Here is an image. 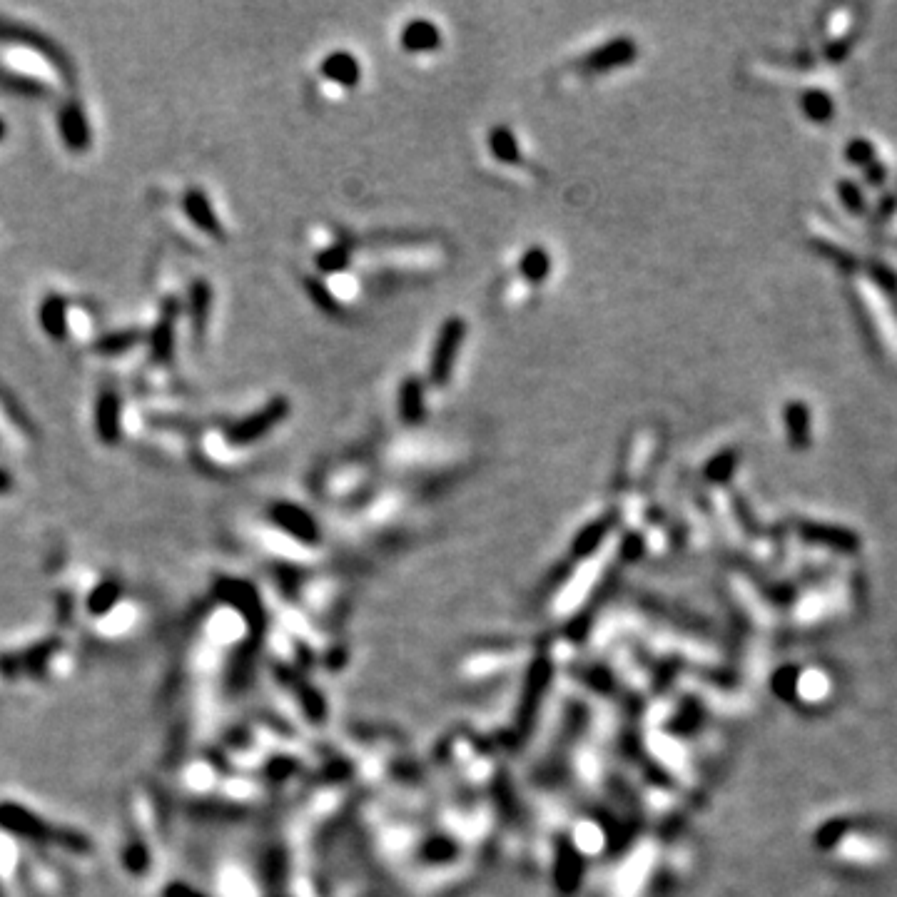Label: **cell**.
<instances>
[{
	"label": "cell",
	"mask_w": 897,
	"mask_h": 897,
	"mask_svg": "<svg viewBox=\"0 0 897 897\" xmlns=\"http://www.w3.org/2000/svg\"><path fill=\"white\" fill-rule=\"evenodd\" d=\"M551 272V257L544 247H531V250L524 252L521 257V275L526 277L529 282L534 285H541V282L549 277Z\"/></svg>",
	"instance_id": "cell-13"
},
{
	"label": "cell",
	"mask_w": 897,
	"mask_h": 897,
	"mask_svg": "<svg viewBox=\"0 0 897 897\" xmlns=\"http://www.w3.org/2000/svg\"><path fill=\"white\" fill-rule=\"evenodd\" d=\"M785 429L790 444L795 449H805L810 444V412L803 402H793L785 409Z\"/></svg>",
	"instance_id": "cell-9"
},
{
	"label": "cell",
	"mask_w": 897,
	"mask_h": 897,
	"mask_svg": "<svg viewBox=\"0 0 897 897\" xmlns=\"http://www.w3.org/2000/svg\"><path fill=\"white\" fill-rule=\"evenodd\" d=\"M733 464H736V454H733V451H728V454L716 456V461H713V466H711V469H708V474L726 476L728 471L733 469Z\"/></svg>",
	"instance_id": "cell-23"
},
{
	"label": "cell",
	"mask_w": 897,
	"mask_h": 897,
	"mask_svg": "<svg viewBox=\"0 0 897 897\" xmlns=\"http://www.w3.org/2000/svg\"><path fill=\"white\" fill-rule=\"evenodd\" d=\"M0 825L8 828L10 833H18L28 840H43V843H55L63 845L70 850H85L88 848V840L78 833H70V830H55L48 823H43L40 818L30 815L25 808H18L13 803L0 805Z\"/></svg>",
	"instance_id": "cell-1"
},
{
	"label": "cell",
	"mask_w": 897,
	"mask_h": 897,
	"mask_svg": "<svg viewBox=\"0 0 897 897\" xmlns=\"http://www.w3.org/2000/svg\"><path fill=\"white\" fill-rule=\"evenodd\" d=\"M98 432L105 442H115L120 432V399L118 394L105 392L98 402Z\"/></svg>",
	"instance_id": "cell-10"
},
{
	"label": "cell",
	"mask_w": 897,
	"mask_h": 897,
	"mask_svg": "<svg viewBox=\"0 0 897 897\" xmlns=\"http://www.w3.org/2000/svg\"><path fill=\"white\" fill-rule=\"evenodd\" d=\"M60 130H63L65 143L73 150H85L90 143V130L85 123V115L78 105H68V108L60 113Z\"/></svg>",
	"instance_id": "cell-7"
},
{
	"label": "cell",
	"mask_w": 897,
	"mask_h": 897,
	"mask_svg": "<svg viewBox=\"0 0 897 897\" xmlns=\"http://www.w3.org/2000/svg\"><path fill=\"white\" fill-rule=\"evenodd\" d=\"M165 897H197V895H192L190 890L182 888V885H172V888L167 890V895H165Z\"/></svg>",
	"instance_id": "cell-24"
},
{
	"label": "cell",
	"mask_w": 897,
	"mask_h": 897,
	"mask_svg": "<svg viewBox=\"0 0 897 897\" xmlns=\"http://www.w3.org/2000/svg\"><path fill=\"white\" fill-rule=\"evenodd\" d=\"M402 45L407 53H432L442 45V30L424 18L412 20L402 30Z\"/></svg>",
	"instance_id": "cell-6"
},
{
	"label": "cell",
	"mask_w": 897,
	"mask_h": 897,
	"mask_svg": "<svg viewBox=\"0 0 897 897\" xmlns=\"http://www.w3.org/2000/svg\"><path fill=\"white\" fill-rule=\"evenodd\" d=\"M803 110L813 123H828L835 113V105L828 93H823V90H810V93L803 95Z\"/></svg>",
	"instance_id": "cell-14"
},
{
	"label": "cell",
	"mask_w": 897,
	"mask_h": 897,
	"mask_svg": "<svg viewBox=\"0 0 897 897\" xmlns=\"http://www.w3.org/2000/svg\"><path fill=\"white\" fill-rule=\"evenodd\" d=\"M466 339V322L461 317H449L447 322L442 324L437 334V342H434V352H432V364H429V377L437 387H444V384L451 379V372H454V364L456 357L461 352V344Z\"/></svg>",
	"instance_id": "cell-2"
},
{
	"label": "cell",
	"mask_w": 897,
	"mask_h": 897,
	"mask_svg": "<svg viewBox=\"0 0 897 897\" xmlns=\"http://www.w3.org/2000/svg\"><path fill=\"white\" fill-rule=\"evenodd\" d=\"M319 265L324 267V270H342V267H347V252L344 250H339V247H334L332 252H327V255H322L319 257Z\"/></svg>",
	"instance_id": "cell-21"
},
{
	"label": "cell",
	"mask_w": 897,
	"mask_h": 897,
	"mask_svg": "<svg viewBox=\"0 0 897 897\" xmlns=\"http://www.w3.org/2000/svg\"><path fill=\"white\" fill-rule=\"evenodd\" d=\"M638 48L631 38H616L611 43L601 45V48L591 50L584 58V68L591 73H608V70L623 68V65L633 63Z\"/></svg>",
	"instance_id": "cell-3"
},
{
	"label": "cell",
	"mask_w": 897,
	"mask_h": 897,
	"mask_svg": "<svg viewBox=\"0 0 897 897\" xmlns=\"http://www.w3.org/2000/svg\"><path fill=\"white\" fill-rule=\"evenodd\" d=\"M185 210L197 227H202V230L210 232V235H222V227H220V222H217L215 212H212L210 200L205 197V192H200V190L187 192Z\"/></svg>",
	"instance_id": "cell-8"
},
{
	"label": "cell",
	"mask_w": 897,
	"mask_h": 897,
	"mask_svg": "<svg viewBox=\"0 0 897 897\" xmlns=\"http://www.w3.org/2000/svg\"><path fill=\"white\" fill-rule=\"evenodd\" d=\"M489 148L494 152V157L504 165H519L521 162V150L519 143H516L514 133L504 125H496L494 130L489 133Z\"/></svg>",
	"instance_id": "cell-12"
},
{
	"label": "cell",
	"mask_w": 897,
	"mask_h": 897,
	"mask_svg": "<svg viewBox=\"0 0 897 897\" xmlns=\"http://www.w3.org/2000/svg\"><path fill=\"white\" fill-rule=\"evenodd\" d=\"M40 317H43V327L48 329V334L53 337H63L65 332V302L60 297H50L48 302L40 309Z\"/></svg>",
	"instance_id": "cell-15"
},
{
	"label": "cell",
	"mask_w": 897,
	"mask_h": 897,
	"mask_svg": "<svg viewBox=\"0 0 897 897\" xmlns=\"http://www.w3.org/2000/svg\"><path fill=\"white\" fill-rule=\"evenodd\" d=\"M873 155H875V150L868 140L855 138L853 143L848 145V157H850V162H855V165H868V162L873 160Z\"/></svg>",
	"instance_id": "cell-18"
},
{
	"label": "cell",
	"mask_w": 897,
	"mask_h": 897,
	"mask_svg": "<svg viewBox=\"0 0 897 897\" xmlns=\"http://www.w3.org/2000/svg\"><path fill=\"white\" fill-rule=\"evenodd\" d=\"M172 332H170V324H160V327H157V332L152 334V349H155V354L157 357H167V354H170V347H172Z\"/></svg>",
	"instance_id": "cell-19"
},
{
	"label": "cell",
	"mask_w": 897,
	"mask_h": 897,
	"mask_svg": "<svg viewBox=\"0 0 897 897\" xmlns=\"http://www.w3.org/2000/svg\"><path fill=\"white\" fill-rule=\"evenodd\" d=\"M5 135V123H3V118H0V138H3Z\"/></svg>",
	"instance_id": "cell-26"
},
{
	"label": "cell",
	"mask_w": 897,
	"mask_h": 897,
	"mask_svg": "<svg viewBox=\"0 0 897 897\" xmlns=\"http://www.w3.org/2000/svg\"><path fill=\"white\" fill-rule=\"evenodd\" d=\"M322 75L332 80V83L342 85V88H357L362 83V65L347 50H334V53H329L324 58Z\"/></svg>",
	"instance_id": "cell-5"
},
{
	"label": "cell",
	"mask_w": 897,
	"mask_h": 897,
	"mask_svg": "<svg viewBox=\"0 0 897 897\" xmlns=\"http://www.w3.org/2000/svg\"><path fill=\"white\" fill-rule=\"evenodd\" d=\"M10 489V476L0 469V491H8Z\"/></svg>",
	"instance_id": "cell-25"
},
{
	"label": "cell",
	"mask_w": 897,
	"mask_h": 897,
	"mask_svg": "<svg viewBox=\"0 0 897 897\" xmlns=\"http://www.w3.org/2000/svg\"><path fill=\"white\" fill-rule=\"evenodd\" d=\"M135 342H138V334L135 332L113 334V337H108L103 344H100V349H103V352H120V349H128L130 344Z\"/></svg>",
	"instance_id": "cell-20"
},
{
	"label": "cell",
	"mask_w": 897,
	"mask_h": 897,
	"mask_svg": "<svg viewBox=\"0 0 897 897\" xmlns=\"http://www.w3.org/2000/svg\"><path fill=\"white\" fill-rule=\"evenodd\" d=\"M840 195L845 197V205L850 207V210L853 212H860L863 210V195H860V190H855L853 185H848V182H843V185H840Z\"/></svg>",
	"instance_id": "cell-22"
},
{
	"label": "cell",
	"mask_w": 897,
	"mask_h": 897,
	"mask_svg": "<svg viewBox=\"0 0 897 897\" xmlns=\"http://www.w3.org/2000/svg\"><path fill=\"white\" fill-rule=\"evenodd\" d=\"M210 287L205 285V282H197L195 287H192V322H195V329H205V322H207V312H210Z\"/></svg>",
	"instance_id": "cell-16"
},
{
	"label": "cell",
	"mask_w": 897,
	"mask_h": 897,
	"mask_svg": "<svg viewBox=\"0 0 897 897\" xmlns=\"http://www.w3.org/2000/svg\"><path fill=\"white\" fill-rule=\"evenodd\" d=\"M285 414H287V402L282 397L275 399V402H272V404H267L265 412L252 414L250 419H245V422H242V424L232 427L230 429V439L235 444L255 442V439H260L262 434L270 432V429L275 427V424H280L282 419H285Z\"/></svg>",
	"instance_id": "cell-4"
},
{
	"label": "cell",
	"mask_w": 897,
	"mask_h": 897,
	"mask_svg": "<svg viewBox=\"0 0 897 897\" xmlns=\"http://www.w3.org/2000/svg\"><path fill=\"white\" fill-rule=\"evenodd\" d=\"M399 412H402V417H404V422H409V424H417V422H422V417H424V389H422V382H417V379L414 377H409L407 382H404V387H402V394H399Z\"/></svg>",
	"instance_id": "cell-11"
},
{
	"label": "cell",
	"mask_w": 897,
	"mask_h": 897,
	"mask_svg": "<svg viewBox=\"0 0 897 897\" xmlns=\"http://www.w3.org/2000/svg\"><path fill=\"white\" fill-rule=\"evenodd\" d=\"M115 598H118V584H113V581H110V584H103L98 591H95L93 601H90V608H93L95 613L105 611V608L113 606Z\"/></svg>",
	"instance_id": "cell-17"
}]
</instances>
